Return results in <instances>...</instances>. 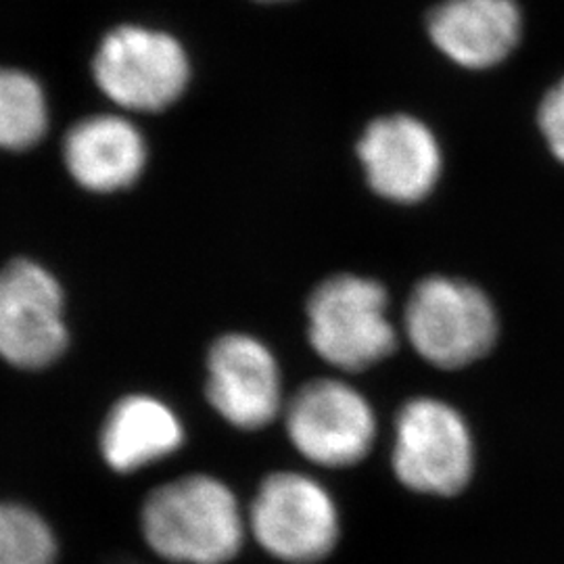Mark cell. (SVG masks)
Instances as JSON below:
<instances>
[{
	"label": "cell",
	"mask_w": 564,
	"mask_h": 564,
	"mask_svg": "<svg viewBox=\"0 0 564 564\" xmlns=\"http://www.w3.org/2000/svg\"><path fill=\"white\" fill-rule=\"evenodd\" d=\"M141 527L147 545L167 563L226 564L241 552L247 521L230 487L191 475L149 494Z\"/></svg>",
	"instance_id": "obj_1"
},
{
	"label": "cell",
	"mask_w": 564,
	"mask_h": 564,
	"mask_svg": "<svg viewBox=\"0 0 564 564\" xmlns=\"http://www.w3.org/2000/svg\"><path fill=\"white\" fill-rule=\"evenodd\" d=\"M391 473L410 494L452 500L463 496L477 473V442L454 403L416 395L393 419Z\"/></svg>",
	"instance_id": "obj_2"
},
{
	"label": "cell",
	"mask_w": 564,
	"mask_h": 564,
	"mask_svg": "<svg viewBox=\"0 0 564 564\" xmlns=\"http://www.w3.org/2000/svg\"><path fill=\"white\" fill-rule=\"evenodd\" d=\"M414 354L435 370L458 372L484 362L500 341V316L484 289L452 276H426L403 310Z\"/></svg>",
	"instance_id": "obj_3"
},
{
	"label": "cell",
	"mask_w": 564,
	"mask_h": 564,
	"mask_svg": "<svg viewBox=\"0 0 564 564\" xmlns=\"http://www.w3.org/2000/svg\"><path fill=\"white\" fill-rule=\"evenodd\" d=\"M389 305L387 289L375 279L330 276L314 289L305 305L307 341L330 368L347 375L368 372L400 347Z\"/></svg>",
	"instance_id": "obj_4"
},
{
	"label": "cell",
	"mask_w": 564,
	"mask_h": 564,
	"mask_svg": "<svg viewBox=\"0 0 564 564\" xmlns=\"http://www.w3.org/2000/svg\"><path fill=\"white\" fill-rule=\"evenodd\" d=\"M249 529L263 550L284 564H318L341 542V510L318 479L279 470L263 479Z\"/></svg>",
	"instance_id": "obj_5"
},
{
	"label": "cell",
	"mask_w": 564,
	"mask_h": 564,
	"mask_svg": "<svg viewBox=\"0 0 564 564\" xmlns=\"http://www.w3.org/2000/svg\"><path fill=\"white\" fill-rule=\"evenodd\" d=\"M284 431L307 463L354 468L375 449L379 419L358 387L324 377L302 384L284 405Z\"/></svg>",
	"instance_id": "obj_6"
},
{
	"label": "cell",
	"mask_w": 564,
	"mask_h": 564,
	"mask_svg": "<svg viewBox=\"0 0 564 564\" xmlns=\"http://www.w3.org/2000/svg\"><path fill=\"white\" fill-rule=\"evenodd\" d=\"M191 67L181 42L158 30L123 25L102 39L95 80L123 109L160 111L181 97Z\"/></svg>",
	"instance_id": "obj_7"
},
{
	"label": "cell",
	"mask_w": 564,
	"mask_h": 564,
	"mask_svg": "<svg viewBox=\"0 0 564 564\" xmlns=\"http://www.w3.org/2000/svg\"><path fill=\"white\" fill-rule=\"evenodd\" d=\"M59 282L42 265L15 260L0 270V360L41 370L67 349Z\"/></svg>",
	"instance_id": "obj_8"
},
{
	"label": "cell",
	"mask_w": 564,
	"mask_h": 564,
	"mask_svg": "<svg viewBox=\"0 0 564 564\" xmlns=\"http://www.w3.org/2000/svg\"><path fill=\"white\" fill-rule=\"evenodd\" d=\"M205 393L224 421L241 431H260L284 412L276 356L251 335H224L207 356Z\"/></svg>",
	"instance_id": "obj_9"
},
{
	"label": "cell",
	"mask_w": 564,
	"mask_h": 564,
	"mask_svg": "<svg viewBox=\"0 0 564 564\" xmlns=\"http://www.w3.org/2000/svg\"><path fill=\"white\" fill-rule=\"evenodd\" d=\"M358 155L370 188L389 202H423L442 176L440 142L426 123L410 116L368 123Z\"/></svg>",
	"instance_id": "obj_10"
},
{
	"label": "cell",
	"mask_w": 564,
	"mask_h": 564,
	"mask_svg": "<svg viewBox=\"0 0 564 564\" xmlns=\"http://www.w3.org/2000/svg\"><path fill=\"white\" fill-rule=\"evenodd\" d=\"M523 18L514 0H444L429 18V36L447 59L489 69L517 48Z\"/></svg>",
	"instance_id": "obj_11"
},
{
	"label": "cell",
	"mask_w": 564,
	"mask_h": 564,
	"mask_svg": "<svg viewBox=\"0 0 564 564\" xmlns=\"http://www.w3.org/2000/svg\"><path fill=\"white\" fill-rule=\"evenodd\" d=\"M69 174L95 193H113L141 176L147 147L130 121L95 116L76 123L63 147Z\"/></svg>",
	"instance_id": "obj_12"
},
{
	"label": "cell",
	"mask_w": 564,
	"mask_h": 564,
	"mask_svg": "<svg viewBox=\"0 0 564 564\" xmlns=\"http://www.w3.org/2000/svg\"><path fill=\"white\" fill-rule=\"evenodd\" d=\"M184 442L178 416L151 395H128L111 408L101 431V454L116 473H137L172 456Z\"/></svg>",
	"instance_id": "obj_13"
},
{
	"label": "cell",
	"mask_w": 564,
	"mask_h": 564,
	"mask_svg": "<svg viewBox=\"0 0 564 564\" xmlns=\"http://www.w3.org/2000/svg\"><path fill=\"white\" fill-rule=\"evenodd\" d=\"M48 107L41 84L18 69H0V149L21 151L41 141Z\"/></svg>",
	"instance_id": "obj_14"
},
{
	"label": "cell",
	"mask_w": 564,
	"mask_h": 564,
	"mask_svg": "<svg viewBox=\"0 0 564 564\" xmlns=\"http://www.w3.org/2000/svg\"><path fill=\"white\" fill-rule=\"evenodd\" d=\"M53 529L32 508L0 502V564H55Z\"/></svg>",
	"instance_id": "obj_15"
},
{
	"label": "cell",
	"mask_w": 564,
	"mask_h": 564,
	"mask_svg": "<svg viewBox=\"0 0 564 564\" xmlns=\"http://www.w3.org/2000/svg\"><path fill=\"white\" fill-rule=\"evenodd\" d=\"M538 120L552 155L564 163V80L545 95Z\"/></svg>",
	"instance_id": "obj_16"
}]
</instances>
